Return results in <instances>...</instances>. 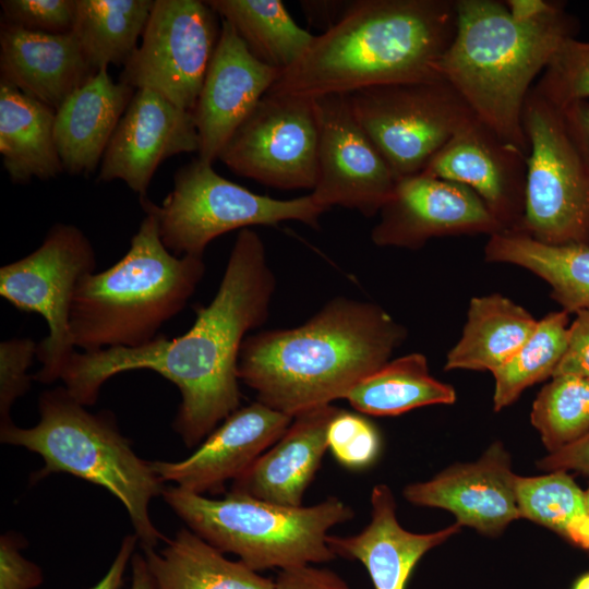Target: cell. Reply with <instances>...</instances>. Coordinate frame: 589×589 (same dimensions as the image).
<instances>
[{
    "label": "cell",
    "mask_w": 589,
    "mask_h": 589,
    "mask_svg": "<svg viewBox=\"0 0 589 589\" xmlns=\"http://www.w3.org/2000/svg\"><path fill=\"white\" fill-rule=\"evenodd\" d=\"M137 540L135 534H129L122 540L119 551L109 569L91 589H121L124 572L134 554L133 551Z\"/></svg>",
    "instance_id": "cell-45"
},
{
    "label": "cell",
    "mask_w": 589,
    "mask_h": 589,
    "mask_svg": "<svg viewBox=\"0 0 589 589\" xmlns=\"http://www.w3.org/2000/svg\"><path fill=\"white\" fill-rule=\"evenodd\" d=\"M565 374L589 378V309L578 311L569 324L566 349L553 376Z\"/></svg>",
    "instance_id": "cell-40"
},
{
    "label": "cell",
    "mask_w": 589,
    "mask_h": 589,
    "mask_svg": "<svg viewBox=\"0 0 589 589\" xmlns=\"http://www.w3.org/2000/svg\"><path fill=\"white\" fill-rule=\"evenodd\" d=\"M520 517L542 525L589 551V512L586 494L566 471L542 476L516 474Z\"/></svg>",
    "instance_id": "cell-32"
},
{
    "label": "cell",
    "mask_w": 589,
    "mask_h": 589,
    "mask_svg": "<svg viewBox=\"0 0 589 589\" xmlns=\"http://www.w3.org/2000/svg\"><path fill=\"white\" fill-rule=\"evenodd\" d=\"M275 288L261 237L242 229L215 297L196 310L187 333L170 339L159 335L139 348L75 351L61 376L64 387L80 404L91 406L113 375L140 369L156 372L181 394L172 425L193 447L239 409L241 346L249 332L267 320Z\"/></svg>",
    "instance_id": "cell-1"
},
{
    "label": "cell",
    "mask_w": 589,
    "mask_h": 589,
    "mask_svg": "<svg viewBox=\"0 0 589 589\" xmlns=\"http://www.w3.org/2000/svg\"><path fill=\"white\" fill-rule=\"evenodd\" d=\"M293 417L254 401L239 408L199 448L179 461H152L161 482L191 493L219 494L288 429Z\"/></svg>",
    "instance_id": "cell-19"
},
{
    "label": "cell",
    "mask_w": 589,
    "mask_h": 589,
    "mask_svg": "<svg viewBox=\"0 0 589 589\" xmlns=\"http://www.w3.org/2000/svg\"><path fill=\"white\" fill-rule=\"evenodd\" d=\"M345 399L362 414L398 416L416 408L453 404L454 387L434 378L422 353L386 362L354 385Z\"/></svg>",
    "instance_id": "cell-29"
},
{
    "label": "cell",
    "mask_w": 589,
    "mask_h": 589,
    "mask_svg": "<svg viewBox=\"0 0 589 589\" xmlns=\"http://www.w3.org/2000/svg\"><path fill=\"white\" fill-rule=\"evenodd\" d=\"M406 336L380 305L338 297L300 326L248 335L238 375L257 401L294 417L345 399L389 361Z\"/></svg>",
    "instance_id": "cell-2"
},
{
    "label": "cell",
    "mask_w": 589,
    "mask_h": 589,
    "mask_svg": "<svg viewBox=\"0 0 589 589\" xmlns=\"http://www.w3.org/2000/svg\"><path fill=\"white\" fill-rule=\"evenodd\" d=\"M572 589H589V572L577 577Z\"/></svg>",
    "instance_id": "cell-47"
},
{
    "label": "cell",
    "mask_w": 589,
    "mask_h": 589,
    "mask_svg": "<svg viewBox=\"0 0 589 589\" xmlns=\"http://www.w3.org/2000/svg\"><path fill=\"white\" fill-rule=\"evenodd\" d=\"M157 589H274L275 581L263 577L241 561L224 553L191 529L181 528L167 540L160 553L144 551Z\"/></svg>",
    "instance_id": "cell-26"
},
{
    "label": "cell",
    "mask_w": 589,
    "mask_h": 589,
    "mask_svg": "<svg viewBox=\"0 0 589 589\" xmlns=\"http://www.w3.org/2000/svg\"><path fill=\"white\" fill-rule=\"evenodd\" d=\"M318 127L313 98L267 93L237 129L220 159L232 172L279 190H313Z\"/></svg>",
    "instance_id": "cell-13"
},
{
    "label": "cell",
    "mask_w": 589,
    "mask_h": 589,
    "mask_svg": "<svg viewBox=\"0 0 589 589\" xmlns=\"http://www.w3.org/2000/svg\"><path fill=\"white\" fill-rule=\"evenodd\" d=\"M37 344L31 338H10L0 344V426L12 423L10 410L13 404L25 395L33 375L27 373Z\"/></svg>",
    "instance_id": "cell-38"
},
{
    "label": "cell",
    "mask_w": 589,
    "mask_h": 589,
    "mask_svg": "<svg viewBox=\"0 0 589 589\" xmlns=\"http://www.w3.org/2000/svg\"><path fill=\"white\" fill-rule=\"evenodd\" d=\"M349 97L358 122L397 180L422 172L476 116L442 76L371 86Z\"/></svg>",
    "instance_id": "cell-10"
},
{
    "label": "cell",
    "mask_w": 589,
    "mask_h": 589,
    "mask_svg": "<svg viewBox=\"0 0 589 589\" xmlns=\"http://www.w3.org/2000/svg\"><path fill=\"white\" fill-rule=\"evenodd\" d=\"M545 471L576 470L589 474V433L556 452L549 453L538 461Z\"/></svg>",
    "instance_id": "cell-42"
},
{
    "label": "cell",
    "mask_w": 589,
    "mask_h": 589,
    "mask_svg": "<svg viewBox=\"0 0 589 589\" xmlns=\"http://www.w3.org/2000/svg\"><path fill=\"white\" fill-rule=\"evenodd\" d=\"M533 88L558 108L589 98V41L565 39Z\"/></svg>",
    "instance_id": "cell-35"
},
{
    "label": "cell",
    "mask_w": 589,
    "mask_h": 589,
    "mask_svg": "<svg viewBox=\"0 0 589 589\" xmlns=\"http://www.w3.org/2000/svg\"><path fill=\"white\" fill-rule=\"evenodd\" d=\"M274 589H351L333 570L306 565L280 570Z\"/></svg>",
    "instance_id": "cell-41"
},
{
    "label": "cell",
    "mask_w": 589,
    "mask_h": 589,
    "mask_svg": "<svg viewBox=\"0 0 589 589\" xmlns=\"http://www.w3.org/2000/svg\"><path fill=\"white\" fill-rule=\"evenodd\" d=\"M55 118L56 110L0 80V154L12 182L49 180L63 172Z\"/></svg>",
    "instance_id": "cell-25"
},
{
    "label": "cell",
    "mask_w": 589,
    "mask_h": 589,
    "mask_svg": "<svg viewBox=\"0 0 589 589\" xmlns=\"http://www.w3.org/2000/svg\"><path fill=\"white\" fill-rule=\"evenodd\" d=\"M85 407L65 387L45 390L38 398V423L0 426V441L41 456L37 480L65 472L105 488L125 507L143 551L154 550L164 537L148 506L163 494L164 482L152 461L134 453L111 412L92 413Z\"/></svg>",
    "instance_id": "cell-6"
},
{
    "label": "cell",
    "mask_w": 589,
    "mask_h": 589,
    "mask_svg": "<svg viewBox=\"0 0 589 589\" xmlns=\"http://www.w3.org/2000/svg\"><path fill=\"white\" fill-rule=\"evenodd\" d=\"M2 21L32 32L72 33L76 0H2Z\"/></svg>",
    "instance_id": "cell-37"
},
{
    "label": "cell",
    "mask_w": 589,
    "mask_h": 589,
    "mask_svg": "<svg viewBox=\"0 0 589 589\" xmlns=\"http://www.w3.org/2000/svg\"><path fill=\"white\" fill-rule=\"evenodd\" d=\"M192 111L146 88L135 93L103 156L98 181H123L140 199L158 166L182 153L199 152Z\"/></svg>",
    "instance_id": "cell-17"
},
{
    "label": "cell",
    "mask_w": 589,
    "mask_h": 589,
    "mask_svg": "<svg viewBox=\"0 0 589 589\" xmlns=\"http://www.w3.org/2000/svg\"><path fill=\"white\" fill-rule=\"evenodd\" d=\"M351 1H301L300 7L312 25L324 28L335 25Z\"/></svg>",
    "instance_id": "cell-44"
},
{
    "label": "cell",
    "mask_w": 589,
    "mask_h": 589,
    "mask_svg": "<svg viewBox=\"0 0 589 589\" xmlns=\"http://www.w3.org/2000/svg\"><path fill=\"white\" fill-rule=\"evenodd\" d=\"M153 5L152 0H76L72 34L95 72L125 64L139 46Z\"/></svg>",
    "instance_id": "cell-31"
},
{
    "label": "cell",
    "mask_w": 589,
    "mask_h": 589,
    "mask_svg": "<svg viewBox=\"0 0 589 589\" xmlns=\"http://www.w3.org/2000/svg\"><path fill=\"white\" fill-rule=\"evenodd\" d=\"M151 206L165 247L177 256L196 257H203L206 247L227 232L286 220L316 228L327 211L311 194L277 200L253 193L221 177L213 164L200 158L179 168L161 205L151 202Z\"/></svg>",
    "instance_id": "cell-8"
},
{
    "label": "cell",
    "mask_w": 589,
    "mask_h": 589,
    "mask_svg": "<svg viewBox=\"0 0 589 589\" xmlns=\"http://www.w3.org/2000/svg\"><path fill=\"white\" fill-rule=\"evenodd\" d=\"M132 579L130 589H157L146 560L140 553L131 557Z\"/></svg>",
    "instance_id": "cell-46"
},
{
    "label": "cell",
    "mask_w": 589,
    "mask_h": 589,
    "mask_svg": "<svg viewBox=\"0 0 589 589\" xmlns=\"http://www.w3.org/2000/svg\"><path fill=\"white\" fill-rule=\"evenodd\" d=\"M327 445L334 458L350 470L371 466L381 449L376 426L363 414L339 409L329 423Z\"/></svg>",
    "instance_id": "cell-36"
},
{
    "label": "cell",
    "mask_w": 589,
    "mask_h": 589,
    "mask_svg": "<svg viewBox=\"0 0 589 589\" xmlns=\"http://www.w3.org/2000/svg\"><path fill=\"white\" fill-rule=\"evenodd\" d=\"M317 127V179L311 192L324 208L341 206L365 217L380 213L397 178L358 122L349 94L313 98Z\"/></svg>",
    "instance_id": "cell-14"
},
{
    "label": "cell",
    "mask_w": 589,
    "mask_h": 589,
    "mask_svg": "<svg viewBox=\"0 0 589 589\" xmlns=\"http://www.w3.org/2000/svg\"><path fill=\"white\" fill-rule=\"evenodd\" d=\"M378 215L371 231L378 247L418 250L432 238L505 231L472 190L425 172L399 179Z\"/></svg>",
    "instance_id": "cell-15"
},
{
    "label": "cell",
    "mask_w": 589,
    "mask_h": 589,
    "mask_svg": "<svg viewBox=\"0 0 589 589\" xmlns=\"http://www.w3.org/2000/svg\"><path fill=\"white\" fill-rule=\"evenodd\" d=\"M338 411L323 405L294 416L284 434L233 480L230 491L277 505L301 506L328 449V426Z\"/></svg>",
    "instance_id": "cell-21"
},
{
    "label": "cell",
    "mask_w": 589,
    "mask_h": 589,
    "mask_svg": "<svg viewBox=\"0 0 589 589\" xmlns=\"http://www.w3.org/2000/svg\"><path fill=\"white\" fill-rule=\"evenodd\" d=\"M21 543L11 534L0 540V589H34L43 584L40 567L20 553Z\"/></svg>",
    "instance_id": "cell-39"
},
{
    "label": "cell",
    "mask_w": 589,
    "mask_h": 589,
    "mask_svg": "<svg viewBox=\"0 0 589 589\" xmlns=\"http://www.w3.org/2000/svg\"><path fill=\"white\" fill-rule=\"evenodd\" d=\"M456 27V0L351 1L268 93L315 98L440 76Z\"/></svg>",
    "instance_id": "cell-4"
},
{
    "label": "cell",
    "mask_w": 589,
    "mask_h": 589,
    "mask_svg": "<svg viewBox=\"0 0 589 589\" xmlns=\"http://www.w3.org/2000/svg\"><path fill=\"white\" fill-rule=\"evenodd\" d=\"M538 321L508 298L493 293L471 299L462 334L444 369L494 372L529 338Z\"/></svg>",
    "instance_id": "cell-27"
},
{
    "label": "cell",
    "mask_w": 589,
    "mask_h": 589,
    "mask_svg": "<svg viewBox=\"0 0 589 589\" xmlns=\"http://www.w3.org/2000/svg\"><path fill=\"white\" fill-rule=\"evenodd\" d=\"M527 156L474 116L422 172L469 188L505 231H518L525 212Z\"/></svg>",
    "instance_id": "cell-16"
},
{
    "label": "cell",
    "mask_w": 589,
    "mask_h": 589,
    "mask_svg": "<svg viewBox=\"0 0 589 589\" xmlns=\"http://www.w3.org/2000/svg\"><path fill=\"white\" fill-rule=\"evenodd\" d=\"M161 496L189 529L220 552L237 555L255 572L334 560L328 531L354 516L336 496L296 507L231 491L224 498H211L176 485L164 488Z\"/></svg>",
    "instance_id": "cell-7"
},
{
    "label": "cell",
    "mask_w": 589,
    "mask_h": 589,
    "mask_svg": "<svg viewBox=\"0 0 589 589\" xmlns=\"http://www.w3.org/2000/svg\"><path fill=\"white\" fill-rule=\"evenodd\" d=\"M454 39L437 74L506 142L529 153L521 117L534 79L578 21L563 2L456 0Z\"/></svg>",
    "instance_id": "cell-3"
},
{
    "label": "cell",
    "mask_w": 589,
    "mask_h": 589,
    "mask_svg": "<svg viewBox=\"0 0 589 589\" xmlns=\"http://www.w3.org/2000/svg\"><path fill=\"white\" fill-rule=\"evenodd\" d=\"M569 324V313L563 310L546 314L516 353L492 373L495 411L513 404L529 386L553 376L566 349Z\"/></svg>",
    "instance_id": "cell-33"
},
{
    "label": "cell",
    "mask_w": 589,
    "mask_h": 589,
    "mask_svg": "<svg viewBox=\"0 0 589 589\" xmlns=\"http://www.w3.org/2000/svg\"><path fill=\"white\" fill-rule=\"evenodd\" d=\"M585 494H586L587 509L589 512V489L587 490V492H585Z\"/></svg>",
    "instance_id": "cell-48"
},
{
    "label": "cell",
    "mask_w": 589,
    "mask_h": 589,
    "mask_svg": "<svg viewBox=\"0 0 589 589\" xmlns=\"http://www.w3.org/2000/svg\"><path fill=\"white\" fill-rule=\"evenodd\" d=\"M281 72L256 59L233 26L221 21L219 40L192 110L200 139L197 158L211 164L218 159Z\"/></svg>",
    "instance_id": "cell-18"
},
{
    "label": "cell",
    "mask_w": 589,
    "mask_h": 589,
    "mask_svg": "<svg viewBox=\"0 0 589 589\" xmlns=\"http://www.w3.org/2000/svg\"><path fill=\"white\" fill-rule=\"evenodd\" d=\"M96 254L86 235L71 224H55L31 254L0 268V296L15 309L37 313L48 335L37 345L41 366L33 380L51 384L61 380L75 352L71 311L82 277L94 273Z\"/></svg>",
    "instance_id": "cell-11"
},
{
    "label": "cell",
    "mask_w": 589,
    "mask_h": 589,
    "mask_svg": "<svg viewBox=\"0 0 589 589\" xmlns=\"http://www.w3.org/2000/svg\"><path fill=\"white\" fill-rule=\"evenodd\" d=\"M135 89L98 70L56 110L55 140L63 171L88 176L105 151Z\"/></svg>",
    "instance_id": "cell-24"
},
{
    "label": "cell",
    "mask_w": 589,
    "mask_h": 589,
    "mask_svg": "<svg viewBox=\"0 0 589 589\" xmlns=\"http://www.w3.org/2000/svg\"><path fill=\"white\" fill-rule=\"evenodd\" d=\"M515 478L508 452L495 442L473 462L456 464L407 485L404 497L417 506L446 509L460 526L496 536L520 518Z\"/></svg>",
    "instance_id": "cell-20"
},
{
    "label": "cell",
    "mask_w": 589,
    "mask_h": 589,
    "mask_svg": "<svg viewBox=\"0 0 589 589\" xmlns=\"http://www.w3.org/2000/svg\"><path fill=\"white\" fill-rule=\"evenodd\" d=\"M560 110L569 137L589 165V100H575Z\"/></svg>",
    "instance_id": "cell-43"
},
{
    "label": "cell",
    "mask_w": 589,
    "mask_h": 589,
    "mask_svg": "<svg viewBox=\"0 0 589 589\" xmlns=\"http://www.w3.org/2000/svg\"><path fill=\"white\" fill-rule=\"evenodd\" d=\"M206 2L233 26L256 59L281 71L294 64L315 37L296 23L280 0Z\"/></svg>",
    "instance_id": "cell-30"
},
{
    "label": "cell",
    "mask_w": 589,
    "mask_h": 589,
    "mask_svg": "<svg viewBox=\"0 0 589 589\" xmlns=\"http://www.w3.org/2000/svg\"><path fill=\"white\" fill-rule=\"evenodd\" d=\"M140 202L146 216L129 251L109 268L82 277L76 287L71 335L83 351L139 348L153 341L204 277L203 257L172 254L161 241L151 201Z\"/></svg>",
    "instance_id": "cell-5"
},
{
    "label": "cell",
    "mask_w": 589,
    "mask_h": 589,
    "mask_svg": "<svg viewBox=\"0 0 589 589\" xmlns=\"http://www.w3.org/2000/svg\"><path fill=\"white\" fill-rule=\"evenodd\" d=\"M96 72L72 33L32 32L1 21L0 80L57 110Z\"/></svg>",
    "instance_id": "cell-23"
},
{
    "label": "cell",
    "mask_w": 589,
    "mask_h": 589,
    "mask_svg": "<svg viewBox=\"0 0 589 589\" xmlns=\"http://www.w3.org/2000/svg\"><path fill=\"white\" fill-rule=\"evenodd\" d=\"M529 144L524 218L518 232L552 245H589V165L558 107L532 86L524 105Z\"/></svg>",
    "instance_id": "cell-9"
},
{
    "label": "cell",
    "mask_w": 589,
    "mask_h": 589,
    "mask_svg": "<svg viewBox=\"0 0 589 589\" xmlns=\"http://www.w3.org/2000/svg\"><path fill=\"white\" fill-rule=\"evenodd\" d=\"M530 419L549 453L589 433V378L553 376L533 401Z\"/></svg>",
    "instance_id": "cell-34"
},
{
    "label": "cell",
    "mask_w": 589,
    "mask_h": 589,
    "mask_svg": "<svg viewBox=\"0 0 589 589\" xmlns=\"http://www.w3.org/2000/svg\"><path fill=\"white\" fill-rule=\"evenodd\" d=\"M218 17L206 1L154 0L141 43L119 81L192 111L219 40Z\"/></svg>",
    "instance_id": "cell-12"
},
{
    "label": "cell",
    "mask_w": 589,
    "mask_h": 589,
    "mask_svg": "<svg viewBox=\"0 0 589 589\" xmlns=\"http://www.w3.org/2000/svg\"><path fill=\"white\" fill-rule=\"evenodd\" d=\"M484 257L533 273L551 287V298L572 313L589 309V245L541 243L518 231L489 237Z\"/></svg>",
    "instance_id": "cell-28"
},
{
    "label": "cell",
    "mask_w": 589,
    "mask_h": 589,
    "mask_svg": "<svg viewBox=\"0 0 589 589\" xmlns=\"http://www.w3.org/2000/svg\"><path fill=\"white\" fill-rule=\"evenodd\" d=\"M371 518L358 533L328 536V545L337 556L359 561L368 570L374 589H406L421 557L460 530L455 522L429 533L406 530L396 517V502L386 484L373 486Z\"/></svg>",
    "instance_id": "cell-22"
}]
</instances>
